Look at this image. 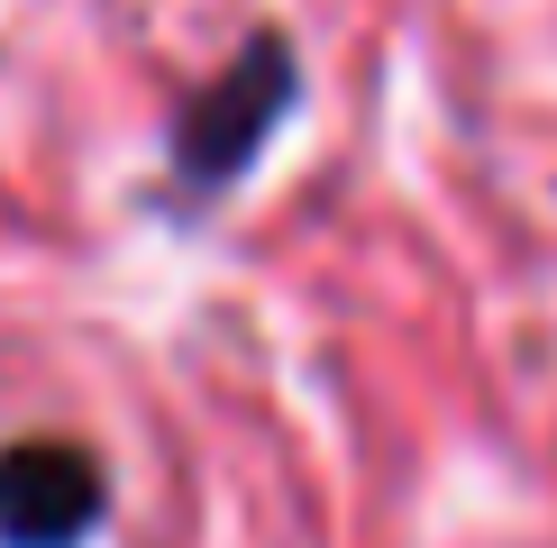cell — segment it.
<instances>
[{"mask_svg": "<svg viewBox=\"0 0 557 548\" xmlns=\"http://www.w3.org/2000/svg\"><path fill=\"white\" fill-rule=\"evenodd\" d=\"M110 512V475L83 439L0 448V548H74Z\"/></svg>", "mask_w": 557, "mask_h": 548, "instance_id": "obj_2", "label": "cell"}, {"mask_svg": "<svg viewBox=\"0 0 557 548\" xmlns=\"http://www.w3.org/2000/svg\"><path fill=\"white\" fill-rule=\"evenodd\" d=\"M293 101H301L293 46L274 28H257L211 83L193 91V101H183V120H174V174H183V192H228V183L265 155V137L284 128Z\"/></svg>", "mask_w": 557, "mask_h": 548, "instance_id": "obj_1", "label": "cell"}]
</instances>
